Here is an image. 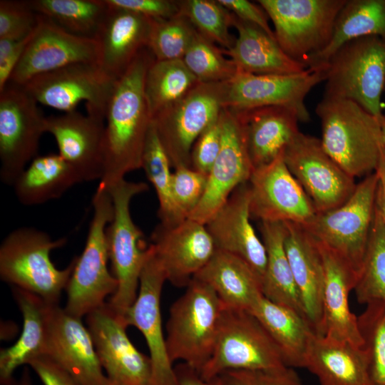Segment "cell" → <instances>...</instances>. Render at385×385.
Masks as SVG:
<instances>
[{
    "label": "cell",
    "mask_w": 385,
    "mask_h": 385,
    "mask_svg": "<svg viewBox=\"0 0 385 385\" xmlns=\"http://www.w3.org/2000/svg\"><path fill=\"white\" fill-rule=\"evenodd\" d=\"M154 56L143 48L115 82L105 114V172L99 184L104 188L140 169L153 118L144 83Z\"/></svg>",
    "instance_id": "obj_1"
},
{
    "label": "cell",
    "mask_w": 385,
    "mask_h": 385,
    "mask_svg": "<svg viewBox=\"0 0 385 385\" xmlns=\"http://www.w3.org/2000/svg\"><path fill=\"white\" fill-rule=\"evenodd\" d=\"M315 113L322 148L354 178L376 172L384 149L379 118L356 102L323 97Z\"/></svg>",
    "instance_id": "obj_2"
},
{
    "label": "cell",
    "mask_w": 385,
    "mask_h": 385,
    "mask_svg": "<svg viewBox=\"0 0 385 385\" xmlns=\"http://www.w3.org/2000/svg\"><path fill=\"white\" fill-rule=\"evenodd\" d=\"M66 242L53 240L44 231L21 227L11 231L0 246L1 279L30 292L49 304H58L74 269L76 257L64 269L52 262V250Z\"/></svg>",
    "instance_id": "obj_3"
},
{
    "label": "cell",
    "mask_w": 385,
    "mask_h": 385,
    "mask_svg": "<svg viewBox=\"0 0 385 385\" xmlns=\"http://www.w3.org/2000/svg\"><path fill=\"white\" fill-rule=\"evenodd\" d=\"M105 188L113 206V217L106 229V239L112 274L118 282L117 289L108 304L123 320L137 297L140 276L150 246L133 220L130 202L134 197L148 190V185L123 178Z\"/></svg>",
    "instance_id": "obj_4"
},
{
    "label": "cell",
    "mask_w": 385,
    "mask_h": 385,
    "mask_svg": "<svg viewBox=\"0 0 385 385\" xmlns=\"http://www.w3.org/2000/svg\"><path fill=\"white\" fill-rule=\"evenodd\" d=\"M170 309L165 342L172 364L200 373L214 350L224 306L213 289L196 278Z\"/></svg>",
    "instance_id": "obj_5"
},
{
    "label": "cell",
    "mask_w": 385,
    "mask_h": 385,
    "mask_svg": "<svg viewBox=\"0 0 385 385\" xmlns=\"http://www.w3.org/2000/svg\"><path fill=\"white\" fill-rule=\"evenodd\" d=\"M93 217L81 255L66 288L65 310L82 318L106 304L118 282L108 267L109 260L106 229L113 217V206L107 190L98 184L93 197Z\"/></svg>",
    "instance_id": "obj_6"
},
{
    "label": "cell",
    "mask_w": 385,
    "mask_h": 385,
    "mask_svg": "<svg viewBox=\"0 0 385 385\" xmlns=\"http://www.w3.org/2000/svg\"><path fill=\"white\" fill-rule=\"evenodd\" d=\"M323 68V97L353 101L376 118L382 115L385 87V41L379 36L360 37L342 45Z\"/></svg>",
    "instance_id": "obj_7"
},
{
    "label": "cell",
    "mask_w": 385,
    "mask_h": 385,
    "mask_svg": "<svg viewBox=\"0 0 385 385\" xmlns=\"http://www.w3.org/2000/svg\"><path fill=\"white\" fill-rule=\"evenodd\" d=\"M378 183L376 172L364 177L344 203L317 213L307 223L302 225L317 242L344 259L357 277L373 224Z\"/></svg>",
    "instance_id": "obj_8"
},
{
    "label": "cell",
    "mask_w": 385,
    "mask_h": 385,
    "mask_svg": "<svg viewBox=\"0 0 385 385\" xmlns=\"http://www.w3.org/2000/svg\"><path fill=\"white\" fill-rule=\"evenodd\" d=\"M346 0H259L274 25V37L292 58L307 66L329 44Z\"/></svg>",
    "instance_id": "obj_9"
},
{
    "label": "cell",
    "mask_w": 385,
    "mask_h": 385,
    "mask_svg": "<svg viewBox=\"0 0 385 385\" xmlns=\"http://www.w3.org/2000/svg\"><path fill=\"white\" fill-rule=\"evenodd\" d=\"M287 366L260 321L245 310L224 309L215 345L200 371L210 380L229 370L274 369Z\"/></svg>",
    "instance_id": "obj_10"
},
{
    "label": "cell",
    "mask_w": 385,
    "mask_h": 385,
    "mask_svg": "<svg viewBox=\"0 0 385 385\" xmlns=\"http://www.w3.org/2000/svg\"><path fill=\"white\" fill-rule=\"evenodd\" d=\"M226 82L198 83L178 101L153 117L171 166L191 167V151L199 136L224 108Z\"/></svg>",
    "instance_id": "obj_11"
},
{
    "label": "cell",
    "mask_w": 385,
    "mask_h": 385,
    "mask_svg": "<svg viewBox=\"0 0 385 385\" xmlns=\"http://www.w3.org/2000/svg\"><path fill=\"white\" fill-rule=\"evenodd\" d=\"M46 119L38 103L19 85L0 92V178L12 186L38 154Z\"/></svg>",
    "instance_id": "obj_12"
},
{
    "label": "cell",
    "mask_w": 385,
    "mask_h": 385,
    "mask_svg": "<svg viewBox=\"0 0 385 385\" xmlns=\"http://www.w3.org/2000/svg\"><path fill=\"white\" fill-rule=\"evenodd\" d=\"M115 81L98 63H81L37 76L21 86L38 104L64 113L85 101L87 114L105 120Z\"/></svg>",
    "instance_id": "obj_13"
},
{
    "label": "cell",
    "mask_w": 385,
    "mask_h": 385,
    "mask_svg": "<svg viewBox=\"0 0 385 385\" xmlns=\"http://www.w3.org/2000/svg\"><path fill=\"white\" fill-rule=\"evenodd\" d=\"M283 158L317 213L342 205L356 188L355 178L342 169L314 136L299 131L284 150Z\"/></svg>",
    "instance_id": "obj_14"
},
{
    "label": "cell",
    "mask_w": 385,
    "mask_h": 385,
    "mask_svg": "<svg viewBox=\"0 0 385 385\" xmlns=\"http://www.w3.org/2000/svg\"><path fill=\"white\" fill-rule=\"evenodd\" d=\"M325 78L324 68H308L289 75H257L238 71L226 82L224 108L240 112L282 106L293 111L299 122L308 123L310 114L305 98Z\"/></svg>",
    "instance_id": "obj_15"
},
{
    "label": "cell",
    "mask_w": 385,
    "mask_h": 385,
    "mask_svg": "<svg viewBox=\"0 0 385 385\" xmlns=\"http://www.w3.org/2000/svg\"><path fill=\"white\" fill-rule=\"evenodd\" d=\"M222 146L209 174L204 195L189 219L206 225L240 185L249 181L253 166L248 153L244 124L234 111L220 113Z\"/></svg>",
    "instance_id": "obj_16"
},
{
    "label": "cell",
    "mask_w": 385,
    "mask_h": 385,
    "mask_svg": "<svg viewBox=\"0 0 385 385\" xmlns=\"http://www.w3.org/2000/svg\"><path fill=\"white\" fill-rule=\"evenodd\" d=\"M98 61L96 38L73 34L39 14L38 25L9 83L21 86L37 76L69 65Z\"/></svg>",
    "instance_id": "obj_17"
},
{
    "label": "cell",
    "mask_w": 385,
    "mask_h": 385,
    "mask_svg": "<svg viewBox=\"0 0 385 385\" xmlns=\"http://www.w3.org/2000/svg\"><path fill=\"white\" fill-rule=\"evenodd\" d=\"M106 385H153L150 357L127 336V326L108 303L86 316Z\"/></svg>",
    "instance_id": "obj_18"
},
{
    "label": "cell",
    "mask_w": 385,
    "mask_h": 385,
    "mask_svg": "<svg viewBox=\"0 0 385 385\" xmlns=\"http://www.w3.org/2000/svg\"><path fill=\"white\" fill-rule=\"evenodd\" d=\"M166 281L165 272L150 244L140 276L137 297L123 320L127 327H136L145 339L152 366L153 385H178L168 354L161 319L160 297Z\"/></svg>",
    "instance_id": "obj_19"
},
{
    "label": "cell",
    "mask_w": 385,
    "mask_h": 385,
    "mask_svg": "<svg viewBox=\"0 0 385 385\" xmlns=\"http://www.w3.org/2000/svg\"><path fill=\"white\" fill-rule=\"evenodd\" d=\"M248 185L251 217L260 222L305 225L317 214L310 199L288 169L283 154L254 169Z\"/></svg>",
    "instance_id": "obj_20"
},
{
    "label": "cell",
    "mask_w": 385,
    "mask_h": 385,
    "mask_svg": "<svg viewBox=\"0 0 385 385\" xmlns=\"http://www.w3.org/2000/svg\"><path fill=\"white\" fill-rule=\"evenodd\" d=\"M150 240L166 280L178 287H187L216 251L205 225L189 218L173 227L160 223Z\"/></svg>",
    "instance_id": "obj_21"
},
{
    "label": "cell",
    "mask_w": 385,
    "mask_h": 385,
    "mask_svg": "<svg viewBox=\"0 0 385 385\" xmlns=\"http://www.w3.org/2000/svg\"><path fill=\"white\" fill-rule=\"evenodd\" d=\"M82 318L51 304L45 356L56 362L82 385H106L91 334Z\"/></svg>",
    "instance_id": "obj_22"
},
{
    "label": "cell",
    "mask_w": 385,
    "mask_h": 385,
    "mask_svg": "<svg viewBox=\"0 0 385 385\" xmlns=\"http://www.w3.org/2000/svg\"><path fill=\"white\" fill-rule=\"evenodd\" d=\"M46 132L53 135L58 154L82 182L101 180L105 172L103 119L76 110L46 117Z\"/></svg>",
    "instance_id": "obj_23"
},
{
    "label": "cell",
    "mask_w": 385,
    "mask_h": 385,
    "mask_svg": "<svg viewBox=\"0 0 385 385\" xmlns=\"http://www.w3.org/2000/svg\"><path fill=\"white\" fill-rule=\"evenodd\" d=\"M248 182L240 185L205 225L216 250L235 255L246 261L262 280L267 254L250 222Z\"/></svg>",
    "instance_id": "obj_24"
},
{
    "label": "cell",
    "mask_w": 385,
    "mask_h": 385,
    "mask_svg": "<svg viewBox=\"0 0 385 385\" xmlns=\"http://www.w3.org/2000/svg\"><path fill=\"white\" fill-rule=\"evenodd\" d=\"M317 242L324 269L322 336L362 347L357 317L351 312L349 303V293L354 289L357 274L337 253Z\"/></svg>",
    "instance_id": "obj_25"
},
{
    "label": "cell",
    "mask_w": 385,
    "mask_h": 385,
    "mask_svg": "<svg viewBox=\"0 0 385 385\" xmlns=\"http://www.w3.org/2000/svg\"><path fill=\"white\" fill-rule=\"evenodd\" d=\"M153 21L135 12L108 6L95 38L99 46L98 65L108 76L120 78L148 47Z\"/></svg>",
    "instance_id": "obj_26"
},
{
    "label": "cell",
    "mask_w": 385,
    "mask_h": 385,
    "mask_svg": "<svg viewBox=\"0 0 385 385\" xmlns=\"http://www.w3.org/2000/svg\"><path fill=\"white\" fill-rule=\"evenodd\" d=\"M284 247L307 320L322 336L324 269L317 241L303 225L284 222Z\"/></svg>",
    "instance_id": "obj_27"
},
{
    "label": "cell",
    "mask_w": 385,
    "mask_h": 385,
    "mask_svg": "<svg viewBox=\"0 0 385 385\" xmlns=\"http://www.w3.org/2000/svg\"><path fill=\"white\" fill-rule=\"evenodd\" d=\"M304 368L321 385H375L362 347L315 332L309 340Z\"/></svg>",
    "instance_id": "obj_28"
},
{
    "label": "cell",
    "mask_w": 385,
    "mask_h": 385,
    "mask_svg": "<svg viewBox=\"0 0 385 385\" xmlns=\"http://www.w3.org/2000/svg\"><path fill=\"white\" fill-rule=\"evenodd\" d=\"M235 112L245 126L248 153L254 169L272 163L283 154L299 132L298 116L284 107L268 106Z\"/></svg>",
    "instance_id": "obj_29"
},
{
    "label": "cell",
    "mask_w": 385,
    "mask_h": 385,
    "mask_svg": "<svg viewBox=\"0 0 385 385\" xmlns=\"http://www.w3.org/2000/svg\"><path fill=\"white\" fill-rule=\"evenodd\" d=\"M194 278L210 285L225 309L250 312L264 296L262 280L241 257L216 250Z\"/></svg>",
    "instance_id": "obj_30"
},
{
    "label": "cell",
    "mask_w": 385,
    "mask_h": 385,
    "mask_svg": "<svg viewBox=\"0 0 385 385\" xmlns=\"http://www.w3.org/2000/svg\"><path fill=\"white\" fill-rule=\"evenodd\" d=\"M232 26L237 31V38L231 48L223 51L235 62L238 71L257 75H289L308 68L289 57L276 39L260 27L234 14Z\"/></svg>",
    "instance_id": "obj_31"
},
{
    "label": "cell",
    "mask_w": 385,
    "mask_h": 385,
    "mask_svg": "<svg viewBox=\"0 0 385 385\" xmlns=\"http://www.w3.org/2000/svg\"><path fill=\"white\" fill-rule=\"evenodd\" d=\"M13 294L23 316V328L18 340L0 351V383L14 379L15 370L29 365L46 354L48 314L51 305L40 297L14 287Z\"/></svg>",
    "instance_id": "obj_32"
},
{
    "label": "cell",
    "mask_w": 385,
    "mask_h": 385,
    "mask_svg": "<svg viewBox=\"0 0 385 385\" xmlns=\"http://www.w3.org/2000/svg\"><path fill=\"white\" fill-rule=\"evenodd\" d=\"M262 324L279 349L286 366L303 367L314 332L308 321L293 309L263 296L249 312Z\"/></svg>",
    "instance_id": "obj_33"
},
{
    "label": "cell",
    "mask_w": 385,
    "mask_h": 385,
    "mask_svg": "<svg viewBox=\"0 0 385 385\" xmlns=\"http://www.w3.org/2000/svg\"><path fill=\"white\" fill-rule=\"evenodd\" d=\"M79 183L73 168L58 154L50 153L33 159L12 187L21 204L34 206L61 197Z\"/></svg>",
    "instance_id": "obj_34"
},
{
    "label": "cell",
    "mask_w": 385,
    "mask_h": 385,
    "mask_svg": "<svg viewBox=\"0 0 385 385\" xmlns=\"http://www.w3.org/2000/svg\"><path fill=\"white\" fill-rule=\"evenodd\" d=\"M260 222L262 240L267 254L262 284L263 295L275 303L293 309L306 319L285 250V223Z\"/></svg>",
    "instance_id": "obj_35"
},
{
    "label": "cell",
    "mask_w": 385,
    "mask_h": 385,
    "mask_svg": "<svg viewBox=\"0 0 385 385\" xmlns=\"http://www.w3.org/2000/svg\"><path fill=\"white\" fill-rule=\"evenodd\" d=\"M367 36L385 41V0H346L339 11L327 46L308 62V68H323L342 45Z\"/></svg>",
    "instance_id": "obj_36"
},
{
    "label": "cell",
    "mask_w": 385,
    "mask_h": 385,
    "mask_svg": "<svg viewBox=\"0 0 385 385\" xmlns=\"http://www.w3.org/2000/svg\"><path fill=\"white\" fill-rule=\"evenodd\" d=\"M170 161L152 121L145 144L141 168L153 185L158 200V216L166 227L179 225L187 219L173 199Z\"/></svg>",
    "instance_id": "obj_37"
},
{
    "label": "cell",
    "mask_w": 385,
    "mask_h": 385,
    "mask_svg": "<svg viewBox=\"0 0 385 385\" xmlns=\"http://www.w3.org/2000/svg\"><path fill=\"white\" fill-rule=\"evenodd\" d=\"M199 82L182 59L154 60L145 78V94L152 118L187 94Z\"/></svg>",
    "instance_id": "obj_38"
},
{
    "label": "cell",
    "mask_w": 385,
    "mask_h": 385,
    "mask_svg": "<svg viewBox=\"0 0 385 385\" xmlns=\"http://www.w3.org/2000/svg\"><path fill=\"white\" fill-rule=\"evenodd\" d=\"M33 9L65 30L95 38L106 15L105 0H30Z\"/></svg>",
    "instance_id": "obj_39"
},
{
    "label": "cell",
    "mask_w": 385,
    "mask_h": 385,
    "mask_svg": "<svg viewBox=\"0 0 385 385\" xmlns=\"http://www.w3.org/2000/svg\"><path fill=\"white\" fill-rule=\"evenodd\" d=\"M354 290L360 304L385 302V225L375 208L369 240Z\"/></svg>",
    "instance_id": "obj_40"
},
{
    "label": "cell",
    "mask_w": 385,
    "mask_h": 385,
    "mask_svg": "<svg viewBox=\"0 0 385 385\" xmlns=\"http://www.w3.org/2000/svg\"><path fill=\"white\" fill-rule=\"evenodd\" d=\"M179 14L185 16L203 36L223 49L231 48L236 38L230 34L233 14L217 0L178 1Z\"/></svg>",
    "instance_id": "obj_41"
},
{
    "label": "cell",
    "mask_w": 385,
    "mask_h": 385,
    "mask_svg": "<svg viewBox=\"0 0 385 385\" xmlns=\"http://www.w3.org/2000/svg\"><path fill=\"white\" fill-rule=\"evenodd\" d=\"M225 55L223 48L197 32L182 60L198 82L221 83L238 72L235 62Z\"/></svg>",
    "instance_id": "obj_42"
},
{
    "label": "cell",
    "mask_w": 385,
    "mask_h": 385,
    "mask_svg": "<svg viewBox=\"0 0 385 385\" xmlns=\"http://www.w3.org/2000/svg\"><path fill=\"white\" fill-rule=\"evenodd\" d=\"M366 305L357 317L362 348L368 356L374 384L385 385V302L375 300Z\"/></svg>",
    "instance_id": "obj_43"
},
{
    "label": "cell",
    "mask_w": 385,
    "mask_h": 385,
    "mask_svg": "<svg viewBox=\"0 0 385 385\" xmlns=\"http://www.w3.org/2000/svg\"><path fill=\"white\" fill-rule=\"evenodd\" d=\"M197 31L184 16L153 20L148 48L155 60L183 59Z\"/></svg>",
    "instance_id": "obj_44"
},
{
    "label": "cell",
    "mask_w": 385,
    "mask_h": 385,
    "mask_svg": "<svg viewBox=\"0 0 385 385\" xmlns=\"http://www.w3.org/2000/svg\"><path fill=\"white\" fill-rule=\"evenodd\" d=\"M38 20L30 1H0V39L25 38L36 29Z\"/></svg>",
    "instance_id": "obj_45"
},
{
    "label": "cell",
    "mask_w": 385,
    "mask_h": 385,
    "mask_svg": "<svg viewBox=\"0 0 385 385\" xmlns=\"http://www.w3.org/2000/svg\"><path fill=\"white\" fill-rule=\"evenodd\" d=\"M208 175L191 167H178L172 174V193L180 211L188 217L200 202Z\"/></svg>",
    "instance_id": "obj_46"
},
{
    "label": "cell",
    "mask_w": 385,
    "mask_h": 385,
    "mask_svg": "<svg viewBox=\"0 0 385 385\" xmlns=\"http://www.w3.org/2000/svg\"><path fill=\"white\" fill-rule=\"evenodd\" d=\"M221 385H303L294 368L229 370L218 376Z\"/></svg>",
    "instance_id": "obj_47"
},
{
    "label": "cell",
    "mask_w": 385,
    "mask_h": 385,
    "mask_svg": "<svg viewBox=\"0 0 385 385\" xmlns=\"http://www.w3.org/2000/svg\"><path fill=\"white\" fill-rule=\"evenodd\" d=\"M222 140V130L220 114L195 142L190 156L191 168L208 175L220 151Z\"/></svg>",
    "instance_id": "obj_48"
},
{
    "label": "cell",
    "mask_w": 385,
    "mask_h": 385,
    "mask_svg": "<svg viewBox=\"0 0 385 385\" xmlns=\"http://www.w3.org/2000/svg\"><path fill=\"white\" fill-rule=\"evenodd\" d=\"M113 7L123 9L153 20L165 19L179 14L178 1L174 0H105Z\"/></svg>",
    "instance_id": "obj_49"
},
{
    "label": "cell",
    "mask_w": 385,
    "mask_h": 385,
    "mask_svg": "<svg viewBox=\"0 0 385 385\" xmlns=\"http://www.w3.org/2000/svg\"><path fill=\"white\" fill-rule=\"evenodd\" d=\"M224 7L239 19L260 27L270 36L274 37V31L269 24V16L258 4L247 0H217Z\"/></svg>",
    "instance_id": "obj_50"
},
{
    "label": "cell",
    "mask_w": 385,
    "mask_h": 385,
    "mask_svg": "<svg viewBox=\"0 0 385 385\" xmlns=\"http://www.w3.org/2000/svg\"><path fill=\"white\" fill-rule=\"evenodd\" d=\"M33 33L21 40L0 39V92L9 83Z\"/></svg>",
    "instance_id": "obj_51"
},
{
    "label": "cell",
    "mask_w": 385,
    "mask_h": 385,
    "mask_svg": "<svg viewBox=\"0 0 385 385\" xmlns=\"http://www.w3.org/2000/svg\"><path fill=\"white\" fill-rule=\"evenodd\" d=\"M29 365L43 385H82L67 371L47 356L36 358Z\"/></svg>",
    "instance_id": "obj_52"
},
{
    "label": "cell",
    "mask_w": 385,
    "mask_h": 385,
    "mask_svg": "<svg viewBox=\"0 0 385 385\" xmlns=\"http://www.w3.org/2000/svg\"><path fill=\"white\" fill-rule=\"evenodd\" d=\"M178 385H221L219 377L205 380L195 369L185 363H180L174 366Z\"/></svg>",
    "instance_id": "obj_53"
},
{
    "label": "cell",
    "mask_w": 385,
    "mask_h": 385,
    "mask_svg": "<svg viewBox=\"0 0 385 385\" xmlns=\"http://www.w3.org/2000/svg\"><path fill=\"white\" fill-rule=\"evenodd\" d=\"M379 176L376 207L385 225V150L383 149L379 166L376 170Z\"/></svg>",
    "instance_id": "obj_54"
},
{
    "label": "cell",
    "mask_w": 385,
    "mask_h": 385,
    "mask_svg": "<svg viewBox=\"0 0 385 385\" xmlns=\"http://www.w3.org/2000/svg\"><path fill=\"white\" fill-rule=\"evenodd\" d=\"M5 385H32V381L29 369L24 367L19 379H13Z\"/></svg>",
    "instance_id": "obj_55"
},
{
    "label": "cell",
    "mask_w": 385,
    "mask_h": 385,
    "mask_svg": "<svg viewBox=\"0 0 385 385\" xmlns=\"http://www.w3.org/2000/svg\"><path fill=\"white\" fill-rule=\"evenodd\" d=\"M379 120L381 131L382 145L385 150V114H383L380 118H379Z\"/></svg>",
    "instance_id": "obj_56"
},
{
    "label": "cell",
    "mask_w": 385,
    "mask_h": 385,
    "mask_svg": "<svg viewBox=\"0 0 385 385\" xmlns=\"http://www.w3.org/2000/svg\"><path fill=\"white\" fill-rule=\"evenodd\" d=\"M384 92H385V87H384Z\"/></svg>",
    "instance_id": "obj_57"
}]
</instances>
